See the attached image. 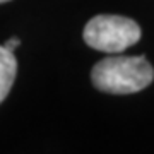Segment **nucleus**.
Instances as JSON below:
<instances>
[{
	"label": "nucleus",
	"mask_w": 154,
	"mask_h": 154,
	"mask_svg": "<svg viewBox=\"0 0 154 154\" xmlns=\"http://www.w3.org/2000/svg\"><path fill=\"white\" fill-rule=\"evenodd\" d=\"M94 88L111 94H132L149 86L154 79V69L142 55L108 57L99 60L91 72Z\"/></svg>",
	"instance_id": "f257e3e1"
},
{
	"label": "nucleus",
	"mask_w": 154,
	"mask_h": 154,
	"mask_svg": "<svg viewBox=\"0 0 154 154\" xmlns=\"http://www.w3.org/2000/svg\"><path fill=\"white\" fill-rule=\"evenodd\" d=\"M140 28L130 17L99 14L84 28V41L88 46L106 53H118L140 39Z\"/></svg>",
	"instance_id": "f03ea898"
},
{
	"label": "nucleus",
	"mask_w": 154,
	"mask_h": 154,
	"mask_svg": "<svg viewBox=\"0 0 154 154\" xmlns=\"http://www.w3.org/2000/svg\"><path fill=\"white\" fill-rule=\"evenodd\" d=\"M17 74V60L14 51L7 50L4 45L0 46V103L11 93L12 84Z\"/></svg>",
	"instance_id": "7ed1b4c3"
},
{
	"label": "nucleus",
	"mask_w": 154,
	"mask_h": 154,
	"mask_svg": "<svg viewBox=\"0 0 154 154\" xmlns=\"http://www.w3.org/2000/svg\"><path fill=\"white\" fill-rule=\"evenodd\" d=\"M19 45H21L19 38H11V39H7V41H5V45H4V46H5L7 50H11V51H14V50H16L17 46H19Z\"/></svg>",
	"instance_id": "20e7f679"
},
{
	"label": "nucleus",
	"mask_w": 154,
	"mask_h": 154,
	"mask_svg": "<svg viewBox=\"0 0 154 154\" xmlns=\"http://www.w3.org/2000/svg\"><path fill=\"white\" fill-rule=\"evenodd\" d=\"M5 2H11V0H0V4H5Z\"/></svg>",
	"instance_id": "39448f33"
}]
</instances>
